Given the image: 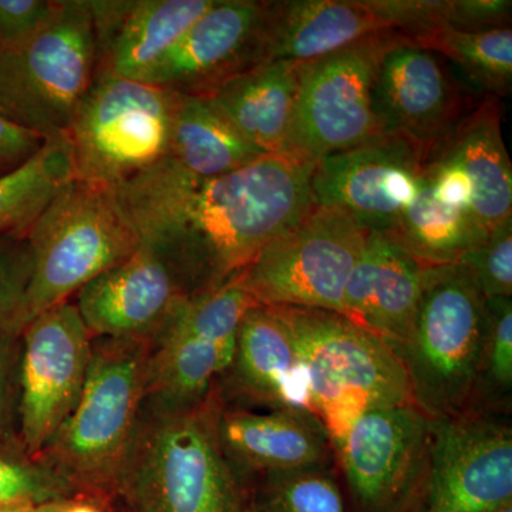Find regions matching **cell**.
<instances>
[{"label":"cell","instance_id":"obj_1","mask_svg":"<svg viewBox=\"0 0 512 512\" xmlns=\"http://www.w3.org/2000/svg\"><path fill=\"white\" fill-rule=\"evenodd\" d=\"M313 168L265 154L232 173L197 180L164 160L113 191L140 247L167 262L194 298L237 278L316 207Z\"/></svg>","mask_w":512,"mask_h":512},{"label":"cell","instance_id":"obj_2","mask_svg":"<svg viewBox=\"0 0 512 512\" xmlns=\"http://www.w3.org/2000/svg\"><path fill=\"white\" fill-rule=\"evenodd\" d=\"M212 393L183 409L144 400L114 498L126 512L245 511L247 488L215 436Z\"/></svg>","mask_w":512,"mask_h":512},{"label":"cell","instance_id":"obj_3","mask_svg":"<svg viewBox=\"0 0 512 512\" xmlns=\"http://www.w3.org/2000/svg\"><path fill=\"white\" fill-rule=\"evenodd\" d=\"M151 348L153 343L93 338L79 403L37 456L76 497L100 505L116 498L143 409Z\"/></svg>","mask_w":512,"mask_h":512},{"label":"cell","instance_id":"obj_4","mask_svg":"<svg viewBox=\"0 0 512 512\" xmlns=\"http://www.w3.org/2000/svg\"><path fill=\"white\" fill-rule=\"evenodd\" d=\"M272 308L291 330L306 369L312 413L333 446L363 414L413 404L402 360L376 333L338 312Z\"/></svg>","mask_w":512,"mask_h":512},{"label":"cell","instance_id":"obj_5","mask_svg":"<svg viewBox=\"0 0 512 512\" xmlns=\"http://www.w3.org/2000/svg\"><path fill=\"white\" fill-rule=\"evenodd\" d=\"M25 237L32 252V272L23 328L39 313L69 302L140 247L114 191L74 178L56 192Z\"/></svg>","mask_w":512,"mask_h":512},{"label":"cell","instance_id":"obj_6","mask_svg":"<svg viewBox=\"0 0 512 512\" xmlns=\"http://www.w3.org/2000/svg\"><path fill=\"white\" fill-rule=\"evenodd\" d=\"M484 333L485 298L466 266H433L412 333L393 349L431 420L473 409Z\"/></svg>","mask_w":512,"mask_h":512},{"label":"cell","instance_id":"obj_7","mask_svg":"<svg viewBox=\"0 0 512 512\" xmlns=\"http://www.w3.org/2000/svg\"><path fill=\"white\" fill-rule=\"evenodd\" d=\"M96 69L89 3L59 0L39 29L0 53V114L43 141L64 140Z\"/></svg>","mask_w":512,"mask_h":512},{"label":"cell","instance_id":"obj_8","mask_svg":"<svg viewBox=\"0 0 512 512\" xmlns=\"http://www.w3.org/2000/svg\"><path fill=\"white\" fill-rule=\"evenodd\" d=\"M180 93L99 76L67 133L73 178L114 188L167 160Z\"/></svg>","mask_w":512,"mask_h":512},{"label":"cell","instance_id":"obj_9","mask_svg":"<svg viewBox=\"0 0 512 512\" xmlns=\"http://www.w3.org/2000/svg\"><path fill=\"white\" fill-rule=\"evenodd\" d=\"M370 231L336 208H315L276 237L239 275L258 305L346 316L345 291Z\"/></svg>","mask_w":512,"mask_h":512},{"label":"cell","instance_id":"obj_10","mask_svg":"<svg viewBox=\"0 0 512 512\" xmlns=\"http://www.w3.org/2000/svg\"><path fill=\"white\" fill-rule=\"evenodd\" d=\"M404 43L412 40L389 30L303 64L288 156L316 164L384 134L375 104L377 73L384 56Z\"/></svg>","mask_w":512,"mask_h":512},{"label":"cell","instance_id":"obj_11","mask_svg":"<svg viewBox=\"0 0 512 512\" xmlns=\"http://www.w3.org/2000/svg\"><path fill=\"white\" fill-rule=\"evenodd\" d=\"M93 336L74 302L39 313L19 335L16 433L39 456L79 403Z\"/></svg>","mask_w":512,"mask_h":512},{"label":"cell","instance_id":"obj_12","mask_svg":"<svg viewBox=\"0 0 512 512\" xmlns=\"http://www.w3.org/2000/svg\"><path fill=\"white\" fill-rule=\"evenodd\" d=\"M433 420L414 404L365 413L335 448L336 466L362 512H402L426 500Z\"/></svg>","mask_w":512,"mask_h":512},{"label":"cell","instance_id":"obj_13","mask_svg":"<svg viewBox=\"0 0 512 512\" xmlns=\"http://www.w3.org/2000/svg\"><path fill=\"white\" fill-rule=\"evenodd\" d=\"M512 504V427L473 410L433 420L424 512H488Z\"/></svg>","mask_w":512,"mask_h":512},{"label":"cell","instance_id":"obj_14","mask_svg":"<svg viewBox=\"0 0 512 512\" xmlns=\"http://www.w3.org/2000/svg\"><path fill=\"white\" fill-rule=\"evenodd\" d=\"M430 160L412 141L380 134L315 164V204L346 212L369 231L389 232L419 192Z\"/></svg>","mask_w":512,"mask_h":512},{"label":"cell","instance_id":"obj_15","mask_svg":"<svg viewBox=\"0 0 512 512\" xmlns=\"http://www.w3.org/2000/svg\"><path fill=\"white\" fill-rule=\"evenodd\" d=\"M375 104L384 133L412 141L430 157L477 106L440 55L412 43L394 47L384 56Z\"/></svg>","mask_w":512,"mask_h":512},{"label":"cell","instance_id":"obj_16","mask_svg":"<svg viewBox=\"0 0 512 512\" xmlns=\"http://www.w3.org/2000/svg\"><path fill=\"white\" fill-rule=\"evenodd\" d=\"M268 2L215 0L147 77L148 84L208 96L232 77L265 63Z\"/></svg>","mask_w":512,"mask_h":512},{"label":"cell","instance_id":"obj_17","mask_svg":"<svg viewBox=\"0 0 512 512\" xmlns=\"http://www.w3.org/2000/svg\"><path fill=\"white\" fill-rule=\"evenodd\" d=\"M74 298L93 338L154 343L191 295L167 262L138 247Z\"/></svg>","mask_w":512,"mask_h":512},{"label":"cell","instance_id":"obj_18","mask_svg":"<svg viewBox=\"0 0 512 512\" xmlns=\"http://www.w3.org/2000/svg\"><path fill=\"white\" fill-rule=\"evenodd\" d=\"M212 419L222 456L245 488L266 474L336 464L328 431L308 410L231 406L214 389Z\"/></svg>","mask_w":512,"mask_h":512},{"label":"cell","instance_id":"obj_19","mask_svg":"<svg viewBox=\"0 0 512 512\" xmlns=\"http://www.w3.org/2000/svg\"><path fill=\"white\" fill-rule=\"evenodd\" d=\"M215 393L222 403L254 410H308V377L291 330L272 306L249 309L234 355Z\"/></svg>","mask_w":512,"mask_h":512},{"label":"cell","instance_id":"obj_20","mask_svg":"<svg viewBox=\"0 0 512 512\" xmlns=\"http://www.w3.org/2000/svg\"><path fill=\"white\" fill-rule=\"evenodd\" d=\"M96 32V77L146 82L215 0H87Z\"/></svg>","mask_w":512,"mask_h":512},{"label":"cell","instance_id":"obj_21","mask_svg":"<svg viewBox=\"0 0 512 512\" xmlns=\"http://www.w3.org/2000/svg\"><path fill=\"white\" fill-rule=\"evenodd\" d=\"M431 268L383 232L370 231L346 285V316L399 348L412 333Z\"/></svg>","mask_w":512,"mask_h":512},{"label":"cell","instance_id":"obj_22","mask_svg":"<svg viewBox=\"0 0 512 512\" xmlns=\"http://www.w3.org/2000/svg\"><path fill=\"white\" fill-rule=\"evenodd\" d=\"M394 30L377 0H285L268 2L265 63H309L377 33Z\"/></svg>","mask_w":512,"mask_h":512},{"label":"cell","instance_id":"obj_23","mask_svg":"<svg viewBox=\"0 0 512 512\" xmlns=\"http://www.w3.org/2000/svg\"><path fill=\"white\" fill-rule=\"evenodd\" d=\"M303 64L288 60L259 64L202 97H208L262 153L289 157Z\"/></svg>","mask_w":512,"mask_h":512},{"label":"cell","instance_id":"obj_24","mask_svg":"<svg viewBox=\"0 0 512 512\" xmlns=\"http://www.w3.org/2000/svg\"><path fill=\"white\" fill-rule=\"evenodd\" d=\"M434 156L450 158L466 171L474 190L470 217L485 237L512 220V167L498 97L481 100Z\"/></svg>","mask_w":512,"mask_h":512},{"label":"cell","instance_id":"obj_25","mask_svg":"<svg viewBox=\"0 0 512 512\" xmlns=\"http://www.w3.org/2000/svg\"><path fill=\"white\" fill-rule=\"evenodd\" d=\"M262 156L208 97L180 94L167 163L197 180H211Z\"/></svg>","mask_w":512,"mask_h":512},{"label":"cell","instance_id":"obj_26","mask_svg":"<svg viewBox=\"0 0 512 512\" xmlns=\"http://www.w3.org/2000/svg\"><path fill=\"white\" fill-rule=\"evenodd\" d=\"M229 362L207 340L165 329L151 348L144 400L173 409L198 406L214 392Z\"/></svg>","mask_w":512,"mask_h":512},{"label":"cell","instance_id":"obj_27","mask_svg":"<svg viewBox=\"0 0 512 512\" xmlns=\"http://www.w3.org/2000/svg\"><path fill=\"white\" fill-rule=\"evenodd\" d=\"M383 234L427 266L458 264L485 238L467 212L447 207L434 197L426 173L412 204Z\"/></svg>","mask_w":512,"mask_h":512},{"label":"cell","instance_id":"obj_28","mask_svg":"<svg viewBox=\"0 0 512 512\" xmlns=\"http://www.w3.org/2000/svg\"><path fill=\"white\" fill-rule=\"evenodd\" d=\"M70 180L73 163L66 138L45 141L25 164L0 175V235L25 237L40 212Z\"/></svg>","mask_w":512,"mask_h":512},{"label":"cell","instance_id":"obj_29","mask_svg":"<svg viewBox=\"0 0 512 512\" xmlns=\"http://www.w3.org/2000/svg\"><path fill=\"white\" fill-rule=\"evenodd\" d=\"M424 47L457 63L477 86L491 96L510 93L512 82V30L437 29L414 39Z\"/></svg>","mask_w":512,"mask_h":512},{"label":"cell","instance_id":"obj_30","mask_svg":"<svg viewBox=\"0 0 512 512\" xmlns=\"http://www.w3.org/2000/svg\"><path fill=\"white\" fill-rule=\"evenodd\" d=\"M247 491L254 512H346L333 467L266 474L252 481Z\"/></svg>","mask_w":512,"mask_h":512},{"label":"cell","instance_id":"obj_31","mask_svg":"<svg viewBox=\"0 0 512 512\" xmlns=\"http://www.w3.org/2000/svg\"><path fill=\"white\" fill-rule=\"evenodd\" d=\"M256 305L238 275L221 288L188 299L165 329L207 340L232 359L242 319Z\"/></svg>","mask_w":512,"mask_h":512},{"label":"cell","instance_id":"obj_32","mask_svg":"<svg viewBox=\"0 0 512 512\" xmlns=\"http://www.w3.org/2000/svg\"><path fill=\"white\" fill-rule=\"evenodd\" d=\"M511 390L512 299H485L483 352L471 412H507Z\"/></svg>","mask_w":512,"mask_h":512},{"label":"cell","instance_id":"obj_33","mask_svg":"<svg viewBox=\"0 0 512 512\" xmlns=\"http://www.w3.org/2000/svg\"><path fill=\"white\" fill-rule=\"evenodd\" d=\"M77 498L70 485L39 457L28 453L18 434L0 436V507Z\"/></svg>","mask_w":512,"mask_h":512},{"label":"cell","instance_id":"obj_34","mask_svg":"<svg viewBox=\"0 0 512 512\" xmlns=\"http://www.w3.org/2000/svg\"><path fill=\"white\" fill-rule=\"evenodd\" d=\"M32 272V252L23 235H0V335L19 336Z\"/></svg>","mask_w":512,"mask_h":512},{"label":"cell","instance_id":"obj_35","mask_svg":"<svg viewBox=\"0 0 512 512\" xmlns=\"http://www.w3.org/2000/svg\"><path fill=\"white\" fill-rule=\"evenodd\" d=\"M458 264L466 266L485 299L512 296V220L498 225Z\"/></svg>","mask_w":512,"mask_h":512},{"label":"cell","instance_id":"obj_36","mask_svg":"<svg viewBox=\"0 0 512 512\" xmlns=\"http://www.w3.org/2000/svg\"><path fill=\"white\" fill-rule=\"evenodd\" d=\"M57 5L59 0H0V53L32 35Z\"/></svg>","mask_w":512,"mask_h":512},{"label":"cell","instance_id":"obj_37","mask_svg":"<svg viewBox=\"0 0 512 512\" xmlns=\"http://www.w3.org/2000/svg\"><path fill=\"white\" fill-rule=\"evenodd\" d=\"M426 178L434 197L441 204L470 215L474 201L473 184L466 171L456 161L434 156L427 164Z\"/></svg>","mask_w":512,"mask_h":512},{"label":"cell","instance_id":"obj_38","mask_svg":"<svg viewBox=\"0 0 512 512\" xmlns=\"http://www.w3.org/2000/svg\"><path fill=\"white\" fill-rule=\"evenodd\" d=\"M18 357L19 336L0 335V436L16 433Z\"/></svg>","mask_w":512,"mask_h":512},{"label":"cell","instance_id":"obj_39","mask_svg":"<svg viewBox=\"0 0 512 512\" xmlns=\"http://www.w3.org/2000/svg\"><path fill=\"white\" fill-rule=\"evenodd\" d=\"M45 141L0 114V175L8 174L35 156Z\"/></svg>","mask_w":512,"mask_h":512},{"label":"cell","instance_id":"obj_40","mask_svg":"<svg viewBox=\"0 0 512 512\" xmlns=\"http://www.w3.org/2000/svg\"><path fill=\"white\" fill-rule=\"evenodd\" d=\"M60 512H104L100 504L94 503L87 498H72L63 504L62 511Z\"/></svg>","mask_w":512,"mask_h":512},{"label":"cell","instance_id":"obj_41","mask_svg":"<svg viewBox=\"0 0 512 512\" xmlns=\"http://www.w3.org/2000/svg\"><path fill=\"white\" fill-rule=\"evenodd\" d=\"M36 504L32 503H13L0 507V512H33Z\"/></svg>","mask_w":512,"mask_h":512},{"label":"cell","instance_id":"obj_42","mask_svg":"<svg viewBox=\"0 0 512 512\" xmlns=\"http://www.w3.org/2000/svg\"><path fill=\"white\" fill-rule=\"evenodd\" d=\"M67 500L62 501H50V503H43L36 505L35 511L33 512H60L62 511L63 504L66 503Z\"/></svg>","mask_w":512,"mask_h":512},{"label":"cell","instance_id":"obj_43","mask_svg":"<svg viewBox=\"0 0 512 512\" xmlns=\"http://www.w3.org/2000/svg\"><path fill=\"white\" fill-rule=\"evenodd\" d=\"M488 512H512V504L504 505V507L497 508V510Z\"/></svg>","mask_w":512,"mask_h":512},{"label":"cell","instance_id":"obj_44","mask_svg":"<svg viewBox=\"0 0 512 512\" xmlns=\"http://www.w3.org/2000/svg\"><path fill=\"white\" fill-rule=\"evenodd\" d=\"M244 512H254V511H252L251 505H249V503H247V507H245Z\"/></svg>","mask_w":512,"mask_h":512}]
</instances>
